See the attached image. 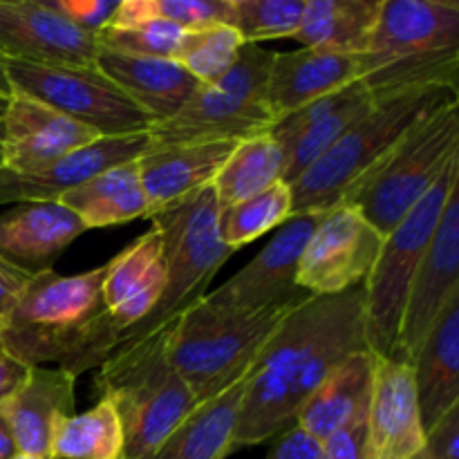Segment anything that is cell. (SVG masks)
Instances as JSON below:
<instances>
[{
	"instance_id": "cell-31",
	"label": "cell",
	"mask_w": 459,
	"mask_h": 459,
	"mask_svg": "<svg viewBox=\"0 0 459 459\" xmlns=\"http://www.w3.org/2000/svg\"><path fill=\"white\" fill-rule=\"evenodd\" d=\"M282 175H285V152L272 134L245 139L233 148L213 179L220 211L267 191L273 184L282 182Z\"/></svg>"
},
{
	"instance_id": "cell-7",
	"label": "cell",
	"mask_w": 459,
	"mask_h": 459,
	"mask_svg": "<svg viewBox=\"0 0 459 459\" xmlns=\"http://www.w3.org/2000/svg\"><path fill=\"white\" fill-rule=\"evenodd\" d=\"M459 157V101L421 119L384 161L345 195L381 236H388ZM341 202V204H343Z\"/></svg>"
},
{
	"instance_id": "cell-43",
	"label": "cell",
	"mask_w": 459,
	"mask_h": 459,
	"mask_svg": "<svg viewBox=\"0 0 459 459\" xmlns=\"http://www.w3.org/2000/svg\"><path fill=\"white\" fill-rule=\"evenodd\" d=\"M18 457L16 439H13L12 426H9L7 411H4V402L0 403V459H13Z\"/></svg>"
},
{
	"instance_id": "cell-27",
	"label": "cell",
	"mask_w": 459,
	"mask_h": 459,
	"mask_svg": "<svg viewBox=\"0 0 459 459\" xmlns=\"http://www.w3.org/2000/svg\"><path fill=\"white\" fill-rule=\"evenodd\" d=\"M377 366L379 357L370 350L341 363L296 412V429L323 442L352 420L368 415Z\"/></svg>"
},
{
	"instance_id": "cell-32",
	"label": "cell",
	"mask_w": 459,
	"mask_h": 459,
	"mask_svg": "<svg viewBox=\"0 0 459 459\" xmlns=\"http://www.w3.org/2000/svg\"><path fill=\"white\" fill-rule=\"evenodd\" d=\"M124 430L108 399H99L81 415L63 417L54 430L52 459H119Z\"/></svg>"
},
{
	"instance_id": "cell-20",
	"label": "cell",
	"mask_w": 459,
	"mask_h": 459,
	"mask_svg": "<svg viewBox=\"0 0 459 459\" xmlns=\"http://www.w3.org/2000/svg\"><path fill=\"white\" fill-rule=\"evenodd\" d=\"M412 368L379 359L366 421V459H415L424 446Z\"/></svg>"
},
{
	"instance_id": "cell-34",
	"label": "cell",
	"mask_w": 459,
	"mask_h": 459,
	"mask_svg": "<svg viewBox=\"0 0 459 459\" xmlns=\"http://www.w3.org/2000/svg\"><path fill=\"white\" fill-rule=\"evenodd\" d=\"M242 39L231 25H213L204 30L184 31L175 61L191 72L202 85L222 79L240 54Z\"/></svg>"
},
{
	"instance_id": "cell-25",
	"label": "cell",
	"mask_w": 459,
	"mask_h": 459,
	"mask_svg": "<svg viewBox=\"0 0 459 459\" xmlns=\"http://www.w3.org/2000/svg\"><path fill=\"white\" fill-rule=\"evenodd\" d=\"M97 67L151 117L152 126L178 115L202 85L175 58L124 56L99 48Z\"/></svg>"
},
{
	"instance_id": "cell-39",
	"label": "cell",
	"mask_w": 459,
	"mask_h": 459,
	"mask_svg": "<svg viewBox=\"0 0 459 459\" xmlns=\"http://www.w3.org/2000/svg\"><path fill=\"white\" fill-rule=\"evenodd\" d=\"M415 459H459V406L426 433L424 446Z\"/></svg>"
},
{
	"instance_id": "cell-28",
	"label": "cell",
	"mask_w": 459,
	"mask_h": 459,
	"mask_svg": "<svg viewBox=\"0 0 459 459\" xmlns=\"http://www.w3.org/2000/svg\"><path fill=\"white\" fill-rule=\"evenodd\" d=\"M254 370V368H251ZM251 370L215 397L200 402L152 459H224L233 451L238 415Z\"/></svg>"
},
{
	"instance_id": "cell-26",
	"label": "cell",
	"mask_w": 459,
	"mask_h": 459,
	"mask_svg": "<svg viewBox=\"0 0 459 459\" xmlns=\"http://www.w3.org/2000/svg\"><path fill=\"white\" fill-rule=\"evenodd\" d=\"M417 408L424 433L459 406V294L448 300L412 361Z\"/></svg>"
},
{
	"instance_id": "cell-21",
	"label": "cell",
	"mask_w": 459,
	"mask_h": 459,
	"mask_svg": "<svg viewBox=\"0 0 459 459\" xmlns=\"http://www.w3.org/2000/svg\"><path fill=\"white\" fill-rule=\"evenodd\" d=\"M459 49L455 0H381L368 52L384 58H417Z\"/></svg>"
},
{
	"instance_id": "cell-36",
	"label": "cell",
	"mask_w": 459,
	"mask_h": 459,
	"mask_svg": "<svg viewBox=\"0 0 459 459\" xmlns=\"http://www.w3.org/2000/svg\"><path fill=\"white\" fill-rule=\"evenodd\" d=\"M184 31L161 18L134 27H103L97 31L99 48L139 58H175Z\"/></svg>"
},
{
	"instance_id": "cell-24",
	"label": "cell",
	"mask_w": 459,
	"mask_h": 459,
	"mask_svg": "<svg viewBox=\"0 0 459 459\" xmlns=\"http://www.w3.org/2000/svg\"><path fill=\"white\" fill-rule=\"evenodd\" d=\"M238 143L240 142L175 143V146L148 148L137 160L139 182L148 200V218L211 186Z\"/></svg>"
},
{
	"instance_id": "cell-29",
	"label": "cell",
	"mask_w": 459,
	"mask_h": 459,
	"mask_svg": "<svg viewBox=\"0 0 459 459\" xmlns=\"http://www.w3.org/2000/svg\"><path fill=\"white\" fill-rule=\"evenodd\" d=\"M58 202L65 204L88 231L148 218V200L139 182L137 161L112 166L94 175L67 191Z\"/></svg>"
},
{
	"instance_id": "cell-5",
	"label": "cell",
	"mask_w": 459,
	"mask_h": 459,
	"mask_svg": "<svg viewBox=\"0 0 459 459\" xmlns=\"http://www.w3.org/2000/svg\"><path fill=\"white\" fill-rule=\"evenodd\" d=\"M303 303L278 305L255 314H222L197 300L170 327V366L186 381L197 402H206L255 366L282 321Z\"/></svg>"
},
{
	"instance_id": "cell-47",
	"label": "cell",
	"mask_w": 459,
	"mask_h": 459,
	"mask_svg": "<svg viewBox=\"0 0 459 459\" xmlns=\"http://www.w3.org/2000/svg\"><path fill=\"white\" fill-rule=\"evenodd\" d=\"M7 106H9V97L0 94V126H3L4 115H7Z\"/></svg>"
},
{
	"instance_id": "cell-37",
	"label": "cell",
	"mask_w": 459,
	"mask_h": 459,
	"mask_svg": "<svg viewBox=\"0 0 459 459\" xmlns=\"http://www.w3.org/2000/svg\"><path fill=\"white\" fill-rule=\"evenodd\" d=\"M152 13L182 31L231 25L233 0H152Z\"/></svg>"
},
{
	"instance_id": "cell-14",
	"label": "cell",
	"mask_w": 459,
	"mask_h": 459,
	"mask_svg": "<svg viewBox=\"0 0 459 459\" xmlns=\"http://www.w3.org/2000/svg\"><path fill=\"white\" fill-rule=\"evenodd\" d=\"M384 97L379 90L359 81L341 92L316 99L290 115L281 117L269 130L285 152L282 182L294 184L307 173L368 110Z\"/></svg>"
},
{
	"instance_id": "cell-11",
	"label": "cell",
	"mask_w": 459,
	"mask_h": 459,
	"mask_svg": "<svg viewBox=\"0 0 459 459\" xmlns=\"http://www.w3.org/2000/svg\"><path fill=\"white\" fill-rule=\"evenodd\" d=\"M323 213L291 215L263 251L222 287L206 291L202 303L222 314H255L287 303H303L312 299L296 282L300 255L305 245L321 222Z\"/></svg>"
},
{
	"instance_id": "cell-42",
	"label": "cell",
	"mask_w": 459,
	"mask_h": 459,
	"mask_svg": "<svg viewBox=\"0 0 459 459\" xmlns=\"http://www.w3.org/2000/svg\"><path fill=\"white\" fill-rule=\"evenodd\" d=\"M27 372H30V368L18 363L16 359L9 357V354L0 348V403L7 402V399L21 388Z\"/></svg>"
},
{
	"instance_id": "cell-16",
	"label": "cell",
	"mask_w": 459,
	"mask_h": 459,
	"mask_svg": "<svg viewBox=\"0 0 459 459\" xmlns=\"http://www.w3.org/2000/svg\"><path fill=\"white\" fill-rule=\"evenodd\" d=\"M0 56L40 65H97V34L72 25L45 0H0Z\"/></svg>"
},
{
	"instance_id": "cell-9",
	"label": "cell",
	"mask_w": 459,
	"mask_h": 459,
	"mask_svg": "<svg viewBox=\"0 0 459 459\" xmlns=\"http://www.w3.org/2000/svg\"><path fill=\"white\" fill-rule=\"evenodd\" d=\"M457 186L459 157L444 169L429 193L384 238L375 267L363 282L368 348L379 359L393 357L411 282L429 249L444 206Z\"/></svg>"
},
{
	"instance_id": "cell-44",
	"label": "cell",
	"mask_w": 459,
	"mask_h": 459,
	"mask_svg": "<svg viewBox=\"0 0 459 459\" xmlns=\"http://www.w3.org/2000/svg\"><path fill=\"white\" fill-rule=\"evenodd\" d=\"M21 287L22 285H16V282H12V281H7L4 276H0V325H3L4 316H7V312L12 309L13 300H16V294Z\"/></svg>"
},
{
	"instance_id": "cell-18",
	"label": "cell",
	"mask_w": 459,
	"mask_h": 459,
	"mask_svg": "<svg viewBox=\"0 0 459 459\" xmlns=\"http://www.w3.org/2000/svg\"><path fill=\"white\" fill-rule=\"evenodd\" d=\"M151 148V134L134 133L124 137H99L97 142L61 157L34 173H13L0 169V204L58 202L67 191L88 182L112 166L137 161Z\"/></svg>"
},
{
	"instance_id": "cell-38",
	"label": "cell",
	"mask_w": 459,
	"mask_h": 459,
	"mask_svg": "<svg viewBox=\"0 0 459 459\" xmlns=\"http://www.w3.org/2000/svg\"><path fill=\"white\" fill-rule=\"evenodd\" d=\"M58 16L70 21L81 30L97 34L110 22L119 0H45Z\"/></svg>"
},
{
	"instance_id": "cell-46",
	"label": "cell",
	"mask_w": 459,
	"mask_h": 459,
	"mask_svg": "<svg viewBox=\"0 0 459 459\" xmlns=\"http://www.w3.org/2000/svg\"><path fill=\"white\" fill-rule=\"evenodd\" d=\"M0 94L12 97V83H9L7 67H4V56H0Z\"/></svg>"
},
{
	"instance_id": "cell-15",
	"label": "cell",
	"mask_w": 459,
	"mask_h": 459,
	"mask_svg": "<svg viewBox=\"0 0 459 459\" xmlns=\"http://www.w3.org/2000/svg\"><path fill=\"white\" fill-rule=\"evenodd\" d=\"M390 58L370 52H334L303 48L273 52L267 83V103L276 121L316 99L359 83Z\"/></svg>"
},
{
	"instance_id": "cell-50",
	"label": "cell",
	"mask_w": 459,
	"mask_h": 459,
	"mask_svg": "<svg viewBox=\"0 0 459 459\" xmlns=\"http://www.w3.org/2000/svg\"><path fill=\"white\" fill-rule=\"evenodd\" d=\"M119 459H126V457H124V455H121V457H119Z\"/></svg>"
},
{
	"instance_id": "cell-30",
	"label": "cell",
	"mask_w": 459,
	"mask_h": 459,
	"mask_svg": "<svg viewBox=\"0 0 459 459\" xmlns=\"http://www.w3.org/2000/svg\"><path fill=\"white\" fill-rule=\"evenodd\" d=\"M381 0H305L303 21L291 39L303 48L368 52Z\"/></svg>"
},
{
	"instance_id": "cell-19",
	"label": "cell",
	"mask_w": 459,
	"mask_h": 459,
	"mask_svg": "<svg viewBox=\"0 0 459 459\" xmlns=\"http://www.w3.org/2000/svg\"><path fill=\"white\" fill-rule=\"evenodd\" d=\"M99 137L101 134L58 115L40 101L13 92L3 121V169L34 173Z\"/></svg>"
},
{
	"instance_id": "cell-8",
	"label": "cell",
	"mask_w": 459,
	"mask_h": 459,
	"mask_svg": "<svg viewBox=\"0 0 459 459\" xmlns=\"http://www.w3.org/2000/svg\"><path fill=\"white\" fill-rule=\"evenodd\" d=\"M273 52L245 43L236 63L220 81L200 85L169 121L151 126V146L245 142L267 134L276 124L267 103Z\"/></svg>"
},
{
	"instance_id": "cell-3",
	"label": "cell",
	"mask_w": 459,
	"mask_h": 459,
	"mask_svg": "<svg viewBox=\"0 0 459 459\" xmlns=\"http://www.w3.org/2000/svg\"><path fill=\"white\" fill-rule=\"evenodd\" d=\"M453 101H459V85L451 83L415 85L377 99L375 106L291 184V215L334 209L421 119Z\"/></svg>"
},
{
	"instance_id": "cell-1",
	"label": "cell",
	"mask_w": 459,
	"mask_h": 459,
	"mask_svg": "<svg viewBox=\"0 0 459 459\" xmlns=\"http://www.w3.org/2000/svg\"><path fill=\"white\" fill-rule=\"evenodd\" d=\"M366 291L312 296L282 321L260 352L238 415L236 448L294 429L296 412L352 354L366 352Z\"/></svg>"
},
{
	"instance_id": "cell-17",
	"label": "cell",
	"mask_w": 459,
	"mask_h": 459,
	"mask_svg": "<svg viewBox=\"0 0 459 459\" xmlns=\"http://www.w3.org/2000/svg\"><path fill=\"white\" fill-rule=\"evenodd\" d=\"M106 267L101 285L106 325L119 345L121 336L139 325L164 294L166 258L160 229L151 224L146 233L119 251Z\"/></svg>"
},
{
	"instance_id": "cell-35",
	"label": "cell",
	"mask_w": 459,
	"mask_h": 459,
	"mask_svg": "<svg viewBox=\"0 0 459 459\" xmlns=\"http://www.w3.org/2000/svg\"><path fill=\"white\" fill-rule=\"evenodd\" d=\"M305 0H233L231 27L242 43L291 39L303 21Z\"/></svg>"
},
{
	"instance_id": "cell-23",
	"label": "cell",
	"mask_w": 459,
	"mask_h": 459,
	"mask_svg": "<svg viewBox=\"0 0 459 459\" xmlns=\"http://www.w3.org/2000/svg\"><path fill=\"white\" fill-rule=\"evenodd\" d=\"M74 381L61 368H30L21 388L4 402L18 455L52 459L56 424L74 415Z\"/></svg>"
},
{
	"instance_id": "cell-2",
	"label": "cell",
	"mask_w": 459,
	"mask_h": 459,
	"mask_svg": "<svg viewBox=\"0 0 459 459\" xmlns=\"http://www.w3.org/2000/svg\"><path fill=\"white\" fill-rule=\"evenodd\" d=\"M106 269L31 276L0 325V348L25 368L54 361L72 377L101 366L117 348L101 299Z\"/></svg>"
},
{
	"instance_id": "cell-4",
	"label": "cell",
	"mask_w": 459,
	"mask_h": 459,
	"mask_svg": "<svg viewBox=\"0 0 459 459\" xmlns=\"http://www.w3.org/2000/svg\"><path fill=\"white\" fill-rule=\"evenodd\" d=\"M173 325L119 345L94 377L99 399H108L119 415L126 459L155 457L161 444L200 403L169 361Z\"/></svg>"
},
{
	"instance_id": "cell-49",
	"label": "cell",
	"mask_w": 459,
	"mask_h": 459,
	"mask_svg": "<svg viewBox=\"0 0 459 459\" xmlns=\"http://www.w3.org/2000/svg\"><path fill=\"white\" fill-rule=\"evenodd\" d=\"M13 459H31V457H21V455H18V457H13Z\"/></svg>"
},
{
	"instance_id": "cell-12",
	"label": "cell",
	"mask_w": 459,
	"mask_h": 459,
	"mask_svg": "<svg viewBox=\"0 0 459 459\" xmlns=\"http://www.w3.org/2000/svg\"><path fill=\"white\" fill-rule=\"evenodd\" d=\"M381 245L384 236L352 204H336L321 215L309 236L296 282L312 296H336L361 287Z\"/></svg>"
},
{
	"instance_id": "cell-40",
	"label": "cell",
	"mask_w": 459,
	"mask_h": 459,
	"mask_svg": "<svg viewBox=\"0 0 459 459\" xmlns=\"http://www.w3.org/2000/svg\"><path fill=\"white\" fill-rule=\"evenodd\" d=\"M366 421L357 417L321 442V459H366Z\"/></svg>"
},
{
	"instance_id": "cell-10",
	"label": "cell",
	"mask_w": 459,
	"mask_h": 459,
	"mask_svg": "<svg viewBox=\"0 0 459 459\" xmlns=\"http://www.w3.org/2000/svg\"><path fill=\"white\" fill-rule=\"evenodd\" d=\"M12 94H22L101 137L148 133L152 119L97 65H40L4 58Z\"/></svg>"
},
{
	"instance_id": "cell-33",
	"label": "cell",
	"mask_w": 459,
	"mask_h": 459,
	"mask_svg": "<svg viewBox=\"0 0 459 459\" xmlns=\"http://www.w3.org/2000/svg\"><path fill=\"white\" fill-rule=\"evenodd\" d=\"M291 218V188L278 182L258 195L220 211V238L231 251L242 249Z\"/></svg>"
},
{
	"instance_id": "cell-48",
	"label": "cell",
	"mask_w": 459,
	"mask_h": 459,
	"mask_svg": "<svg viewBox=\"0 0 459 459\" xmlns=\"http://www.w3.org/2000/svg\"><path fill=\"white\" fill-rule=\"evenodd\" d=\"M4 166V146H3V126H0V169Z\"/></svg>"
},
{
	"instance_id": "cell-22",
	"label": "cell",
	"mask_w": 459,
	"mask_h": 459,
	"mask_svg": "<svg viewBox=\"0 0 459 459\" xmlns=\"http://www.w3.org/2000/svg\"><path fill=\"white\" fill-rule=\"evenodd\" d=\"M88 229L61 202L16 204L0 215V258L27 276L54 267Z\"/></svg>"
},
{
	"instance_id": "cell-6",
	"label": "cell",
	"mask_w": 459,
	"mask_h": 459,
	"mask_svg": "<svg viewBox=\"0 0 459 459\" xmlns=\"http://www.w3.org/2000/svg\"><path fill=\"white\" fill-rule=\"evenodd\" d=\"M148 220L160 229L164 240L166 287L151 314L121 336L119 345L142 341L173 325L209 291L215 273L233 254L220 238V204L213 184L157 211Z\"/></svg>"
},
{
	"instance_id": "cell-41",
	"label": "cell",
	"mask_w": 459,
	"mask_h": 459,
	"mask_svg": "<svg viewBox=\"0 0 459 459\" xmlns=\"http://www.w3.org/2000/svg\"><path fill=\"white\" fill-rule=\"evenodd\" d=\"M264 459H321V442L294 426L278 437Z\"/></svg>"
},
{
	"instance_id": "cell-45",
	"label": "cell",
	"mask_w": 459,
	"mask_h": 459,
	"mask_svg": "<svg viewBox=\"0 0 459 459\" xmlns=\"http://www.w3.org/2000/svg\"><path fill=\"white\" fill-rule=\"evenodd\" d=\"M0 276H4V278H7V281L16 282V285H25V282L31 278V276H27V273L18 272V269L12 267V264L4 263L3 258H0Z\"/></svg>"
},
{
	"instance_id": "cell-13",
	"label": "cell",
	"mask_w": 459,
	"mask_h": 459,
	"mask_svg": "<svg viewBox=\"0 0 459 459\" xmlns=\"http://www.w3.org/2000/svg\"><path fill=\"white\" fill-rule=\"evenodd\" d=\"M455 294H459V186L448 197L412 278L399 323L397 345L390 359L412 366L430 327Z\"/></svg>"
}]
</instances>
